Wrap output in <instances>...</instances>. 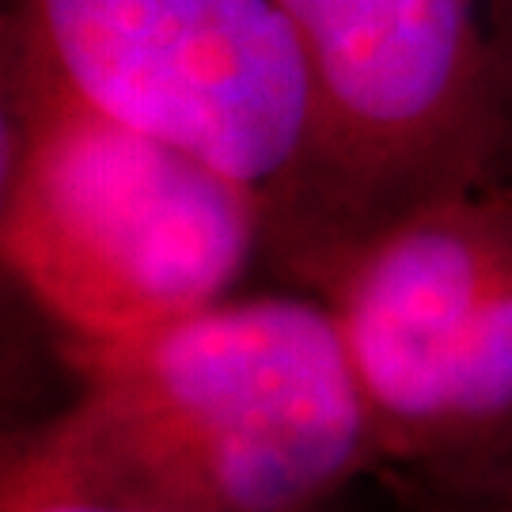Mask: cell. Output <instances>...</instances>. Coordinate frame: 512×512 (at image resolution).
<instances>
[{
	"mask_svg": "<svg viewBox=\"0 0 512 512\" xmlns=\"http://www.w3.org/2000/svg\"><path fill=\"white\" fill-rule=\"evenodd\" d=\"M84 395L54 425L99 471L194 512H311L380 452L327 300L228 296L76 346Z\"/></svg>",
	"mask_w": 512,
	"mask_h": 512,
	"instance_id": "cell-1",
	"label": "cell"
},
{
	"mask_svg": "<svg viewBox=\"0 0 512 512\" xmlns=\"http://www.w3.org/2000/svg\"><path fill=\"white\" fill-rule=\"evenodd\" d=\"M315 84L304 164L262 205V258L327 293L372 236L494 175L505 0H277Z\"/></svg>",
	"mask_w": 512,
	"mask_h": 512,
	"instance_id": "cell-2",
	"label": "cell"
},
{
	"mask_svg": "<svg viewBox=\"0 0 512 512\" xmlns=\"http://www.w3.org/2000/svg\"><path fill=\"white\" fill-rule=\"evenodd\" d=\"M12 114L4 258L76 346L213 308L262 255V198L198 156L23 76Z\"/></svg>",
	"mask_w": 512,
	"mask_h": 512,
	"instance_id": "cell-3",
	"label": "cell"
},
{
	"mask_svg": "<svg viewBox=\"0 0 512 512\" xmlns=\"http://www.w3.org/2000/svg\"><path fill=\"white\" fill-rule=\"evenodd\" d=\"M380 452L478 475L512 444V183L482 175L372 236L323 293Z\"/></svg>",
	"mask_w": 512,
	"mask_h": 512,
	"instance_id": "cell-4",
	"label": "cell"
},
{
	"mask_svg": "<svg viewBox=\"0 0 512 512\" xmlns=\"http://www.w3.org/2000/svg\"><path fill=\"white\" fill-rule=\"evenodd\" d=\"M16 76L183 148L262 205L315 129L308 54L277 0H23Z\"/></svg>",
	"mask_w": 512,
	"mask_h": 512,
	"instance_id": "cell-5",
	"label": "cell"
},
{
	"mask_svg": "<svg viewBox=\"0 0 512 512\" xmlns=\"http://www.w3.org/2000/svg\"><path fill=\"white\" fill-rule=\"evenodd\" d=\"M4 512H194L99 471L57 429L27 444L4 471Z\"/></svg>",
	"mask_w": 512,
	"mask_h": 512,
	"instance_id": "cell-6",
	"label": "cell"
},
{
	"mask_svg": "<svg viewBox=\"0 0 512 512\" xmlns=\"http://www.w3.org/2000/svg\"><path fill=\"white\" fill-rule=\"evenodd\" d=\"M494 175L512 183V0L501 4V133H497Z\"/></svg>",
	"mask_w": 512,
	"mask_h": 512,
	"instance_id": "cell-7",
	"label": "cell"
},
{
	"mask_svg": "<svg viewBox=\"0 0 512 512\" xmlns=\"http://www.w3.org/2000/svg\"><path fill=\"white\" fill-rule=\"evenodd\" d=\"M478 478H490L494 497H497V512H512V444L490 463V467H482Z\"/></svg>",
	"mask_w": 512,
	"mask_h": 512,
	"instance_id": "cell-8",
	"label": "cell"
}]
</instances>
